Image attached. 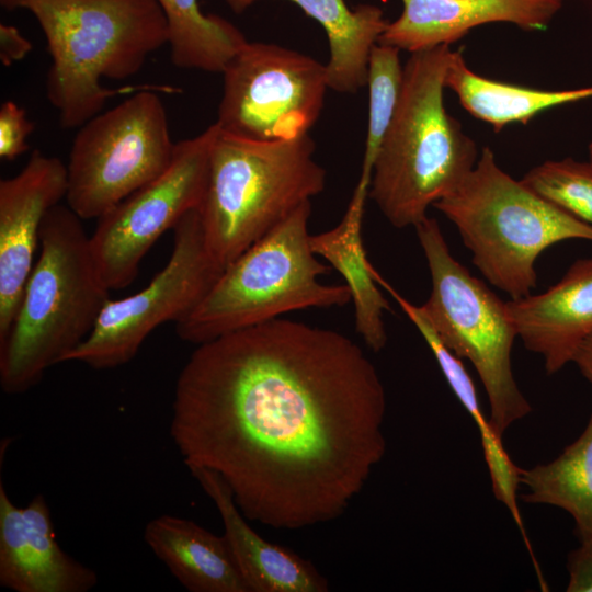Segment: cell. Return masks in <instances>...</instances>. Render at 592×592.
<instances>
[{
    "instance_id": "1",
    "label": "cell",
    "mask_w": 592,
    "mask_h": 592,
    "mask_svg": "<svg viewBox=\"0 0 592 592\" xmlns=\"http://www.w3.org/2000/svg\"><path fill=\"white\" fill-rule=\"evenodd\" d=\"M386 392L346 335L276 318L201 343L170 419L185 466L220 476L252 522L300 530L340 517L386 453Z\"/></svg>"
},
{
    "instance_id": "2",
    "label": "cell",
    "mask_w": 592,
    "mask_h": 592,
    "mask_svg": "<svg viewBox=\"0 0 592 592\" xmlns=\"http://www.w3.org/2000/svg\"><path fill=\"white\" fill-rule=\"evenodd\" d=\"M8 11L27 10L41 26L52 57L46 95L62 128L83 125L106 101L141 90L177 94L169 84L106 88L125 80L169 43L167 16L157 0H0Z\"/></svg>"
},
{
    "instance_id": "3",
    "label": "cell",
    "mask_w": 592,
    "mask_h": 592,
    "mask_svg": "<svg viewBox=\"0 0 592 592\" xmlns=\"http://www.w3.org/2000/svg\"><path fill=\"white\" fill-rule=\"evenodd\" d=\"M448 45L411 53L400 98L377 153L371 197L395 228L415 227L477 162L476 143L444 106Z\"/></svg>"
},
{
    "instance_id": "4",
    "label": "cell",
    "mask_w": 592,
    "mask_h": 592,
    "mask_svg": "<svg viewBox=\"0 0 592 592\" xmlns=\"http://www.w3.org/2000/svg\"><path fill=\"white\" fill-rule=\"evenodd\" d=\"M81 220L60 203L44 217L39 257L0 344V385L8 395L27 391L50 366L65 362L109 300Z\"/></svg>"
},
{
    "instance_id": "5",
    "label": "cell",
    "mask_w": 592,
    "mask_h": 592,
    "mask_svg": "<svg viewBox=\"0 0 592 592\" xmlns=\"http://www.w3.org/2000/svg\"><path fill=\"white\" fill-rule=\"evenodd\" d=\"M315 149L309 134L259 141L218 127L198 210L208 254L219 269L323 191L326 170Z\"/></svg>"
},
{
    "instance_id": "6",
    "label": "cell",
    "mask_w": 592,
    "mask_h": 592,
    "mask_svg": "<svg viewBox=\"0 0 592 592\" xmlns=\"http://www.w3.org/2000/svg\"><path fill=\"white\" fill-rule=\"evenodd\" d=\"M433 206L455 225L483 277L511 299L532 294L535 263L547 248L569 239L592 242V225L514 180L489 147L459 185Z\"/></svg>"
},
{
    "instance_id": "7",
    "label": "cell",
    "mask_w": 592,
    "mask_h": 592,
    "mask_svg": "<svg viewBox=\"0 0 592 592\" xmlns=\"http://www.w3.org/2000/svg\"><path fill=\"white\" fill-rule=\"evenodd\" d=\"M311 203L295 209L230 263L183 319L179 338L201 344L306 308L342 307L351 301L348 285H327L329 273L310 248Z\"/></svg>"
},
{
    "instance_id": "8",
    "label": "cell",
    "mask_w": 592,
    "mask_h": 592,
    "mask_svg": "<svg viewBox=\"0 0 592 592\" xmlns=\"http://www.w3.org/2000/svg\"><path fill=\"white\" fill-rule=\"evenodd\" d=\"M414 228L432 282L430 297L421 307L442 342L476 369L489 401L491 424L502 436L532 411L512 371L517 334L506 301L453 257L435 218L426 217Z\"/></svg>"
},
{
    "instance_id": "9",
    "label": "cell",
    "mask_w": 592,
    "mask_h": 592,
    "mask_svg": "<svg viewBox=\"0 0 592 592\" xmlns=\"http://www.w3.org/2000/svg\"><path fill=\"white\" fill-rule=\"evenodd\" d=\"M158 93L135 92L79 127L66 201L81 219H98L170 166L175 143Z\"/></svg>"
},
{
    "instance_id": "10",
    "label": "cell",
    "mask_w": 592,
    "mask_h": 592,
    "mask_svg": "<svg viewBox=\"0 0 592 592\" xmlns=\"http://www.w3.org/2000/svg\"><path fill=\"white\" fill-rule=\"evenodd\" d=\"M221 75L216 125L228 135L259 141L309 134L329 89L326 65L272 43L248 41Z\"/></svg>"
},
{
    "instance_id": "11",
    "label": "cell",
    "mask_w": 592,
    "mask_h": 592,
    "mask_svg": "<svg viewBox=\"0 0 592 592\" xmlns=\"http://www.w3.org/2000/svg\"><path fill=\"white\" fill-rule=\"evenodd\" d=\"M171 255L141 291L110 299L89 335L65 362H80L94 369L122 366L134 358L146 338L167 321L175 323L204 298L223 270L208 254L198 208L173 228Z\"/></svg>"
},
{
    "instance_id": "12",
    "label": "cell",
    "mask_w": 592,
    "mask_h": 592,
    "mask_svg": "<svg viewBox=\"0 0 592 592\" xmlns=\"http://www.w3.org/2000/svg\"><path fill=\"white\" fill-rule=\"evenodd\" d=\"M216 124L175 143L170 166L98 218L90 246L110 291L129 285L156 241L202 204Z\"/></svg>"
},
{
    "instance_id": "13",
    "label": "cell",
    "mask_w": 592,
    "mask_h": 592,
    "mask_svg": "<svg viewBox=\"0 0 592 592\" xmlns=\"http://www.w3.org/2000/svg\"><path fill=\"white\" fill-rule=\"evenodd\" d=\"M67 166L34 150L23 169L0 181V344L7 339L34 266L47 212L66 198Z\"/></svg>"
},
{
    "instance_id": "14",
    "label": "cell",
    "mask_w": 592,
    "mask_h": 592,
    "mask_svg": "<svg viewBox=\"0 0 592 592\" xmlns=\"http://www.w3.org/2000/svg\"><path fill=\"white\" fill-rule=\"evenodd\" d=\"M93 569L59 545L49 506L36 494L16 506L0 481V585L15 592H88Z\"/></svg>"
},
{
    "instance_id": "15",
    "label": "cell",
    "mask_w": 592,
    "mask_h": 592,
    "mask_svg": "<svg viewBox=\"0 0 592 592\" xmlns=\"http://www.w3.org/2000/svg\"><path fill=\"white\" fill-rule=\"evenodd\" d=\"M524 348L544 360L548 375L561 371L592 334V257L574 261L540 294L506 301Z\"/></svg>"
},
{
    "instance_id": "16",
    "label": "cell",
    "mask_w": 592,
    "mask_h": 592,
    "mask_svg": "<svg viewBox=\"0 0 592 592\" xmlns=\"http://www.w3.org/2000/svg\"><path fill=\"white\" fill-rule=\"evenodd\" d=\"M400 16L389 22L378 44L411 53L451 45L471 29L508 22L524 31H542L562 0H401Z\"/></svg>"
},
{
    "instance_id": "17",
    "label": "cell",
    "mask_w": 592,
    "mask_h": 592,
    "mask_svg": "<svg viewBox=\"0 0 592 592\" xmlns=\"http://www.w3.org/2000/svg\"><path fill=\"white\" fill-rule=\"evenodd\" d=\"M215 504L224 537L249 592H327L329 582L309 560L261 537L241 512L227 483L207 468L187 466Z\"/></svg>"
},
{
    "instance_id": "18",
    "label": "cell",
    "mask_w": 592,
    "mask_h": 592,
    "mask_svg": "<svg viewBox=\"0 0 592 592\" xmlns=\"http://www.w3.org/2000/svg\"><path fill=\"white\" fill-rule=\"evenodd\" d=\"M144 539L190 592H249L224 535L192 520L162 514L150 520Z\"/></svg>"
},
{
    "instance_id": "19",
    "label": "cell",
    "mask_w": 592,
    "mask_h": 592,
    "mask_svg": "<svg viewBox=\"0 0 592 592\" xmlns=\"http://www.w3.org/2000/svg\"><path fill=\"white\" fill-rule=\"evenodd\" d=\"M368 192L355 186L341 221L330 230L310 235V248L345 280L354 306L355 330L374 352L387 343L385 311L391 307L373 276V265L362 240V223Z\"/></svg>"
},
{
    "instance_id": "20",
    "label": "cell",
    "mask_w": 592,
    "mask_h": 592,
    "mask_svg": "<svg viewBox=\"0 0 592 592\" xmlns=\"http://www.w3.org/2000/svg\"><path fill=\"white\" fill-rule=\"evenodd\" d=\"M241 13L262 0H226ZM299 7L325 31L329 45L326 64L329 89L338 93H356L366 86L368 60L389 21L374 4L350 9L344 0H286Z\"/></svg>"
},
{
    "instance_id": "21",
    "label": "cell",
    "mask_w": 592,
    "mask_h": 592,
    "mask_svg": "<svg viewBox=\"0 0 592 592\" xmlns=\"http://www.w3.org/2000/svg\"><path fill=\"white\" fill-rule=\"evenodd\" d=\"M445 88L454 91L462 106L496 132L511 123H528L551 107L592 98V87L549 91L485 78L471 71L462 50H453L445 73Z\"/></svg>"
},
{
    "instance_id": "22",
    "label": "cell",
    "mask_w": 592,
    "mask_h": 592,
    "mask_svg": "<svg viewBox=\"0 0 592 592\" xmlns=\"http://www.w3.org/2000/svg\"><path fill=\"white\" fill-rule=\"evenodd\" d=\"M405 314L424 338L451 389L477 426L493 494L508 508L524 534L516 498L521 467L512 462L502 444V436L493 429L490 418L487 419L478 401L475 384L462 358L442 342L421 306L409 304L405 308Z\"/></svg>"
},
{
    "instance_id": "23",
    "label": "cell",
    "mask_w": 592,
    "mask_h": 592,
    "mask_svg": "<svg viewBox=\"0 0 592 592\" xmlns=\"http://www.w3.org/2000/svg\"><path fill=\"white\" fill-rule=\"evenodd\" d=\"M521 498L568 512L580 542L592 543V414L580 436L555 459L520 469Z\"/></svg>"
},
{
    "instance_id": "24",
    "label": "cell",
    "mask_w": 592,
    "mask_h": 592,
    "mask_svg": "<svg viewBox=\"0 0 592 592\" xmlns=\"http://www.w3.org/2000/svg\"><path fill=\"white\" fill-rule=\"evenodd\" d=\"M169 25L170 58L182 69L221 73L248 43L230 21L205 13L198 0H157Z\"/></svg>"
},
{
    "instance_id": "25",
    "label": "cell",
    "mask_w": 592,
    "mask_h": 592,
    "mask_svg": "<svg viewBox=\"0 0 592 592\" xmlns=\"http://www.w3.org/2000/svg\"><path fill=\"white\" fill-rule=\"evenodd\" d=\"M399 49L376 44L369 55L367 82L368 122L357 186L369 191L373 167L396 113L403 77Z\"/></svg>"
},
{
    "instance_id": "26",
    "label": "cell",
    "mask_w": 592,
    "mask_h": 592,
    "mask_svg": "<svg viewBox=\"0 0 592 592\" xmlns=\"http://www.w3.org/2000/svg\"><path fill=\"white\" fill-rule=\"evenodd\" d=\"M521 181L544 200L592 225V160L546 161L526 172Z\"/></svg>"
},
{
    "instance_id": "27",
    "label": "cell",
    "mask_w": 592,
    "mask_h": 592,
    "mask_svg": "<svg viewBox=\"0 0 592 592\" xmlns=\"http://www.w3.org/2000/svg\"><path fill=\"white\" fill-rule=\"evenodd\" d=\"M23 107L14 101H5L0 106V158L15 160L30 148L26 139L34 130Z\"/></svg>"
},
{
    "instance_id": "28",
    "label": "cell",
    "mask_w": 592,
    "mask_h": 592,
    "mask_svg": "<svg viewBox=\"0 0 592 592\" xmlns=\"http://www.w3.org/2000/svg\"><path fill=\"white\" fill-rule=\"evenodd\" d=\"M567 592H592V543L580 542L568 555Z\"/></svg>"
},
{
    "instance_id": "29",
    "label": "cell",
    "mask_w": 592,
    "mask_h": 592,
    "mask_svg": "<svg viewBox=\"0 0 592 592\" xmlns=\"http://www.w3.org/2000/svg\"><path fill=\"white\" fill-rule=\"evenodd\" d=\"M32 43L14 25L0 24V60L3 66L22 60L32 50Z\"/></svg>"
},
{
    "instance_id": "30",
    "label": "cell",
    "mask_w": 592,
    "mask_h": 592,
    "mask_svg": "<svg viewBox=\"0 0 592 592\" xmlns=\"http://www.w3.org/2000/svg\"><path fill=\"white\" fill-rule=\"evenodd\" d=\"M572 363L577 365L583 377L592 384V334L581 343Z\"/></svg>"
},
{
    "instance_id": "31",
    "label": "cell",
    "mask_w": 592,
    "mask_h": 592,
    "mask_svg": "<svg viewBox=\"0 0 592 592\" xmlns=\"http://www.w3.org/2000/svg\"><path fill=\"white\" fill-rule=\"evenodd\" d=\"M590 160H592V143L589 146Z\"/></svg>"
}]
</instances>
